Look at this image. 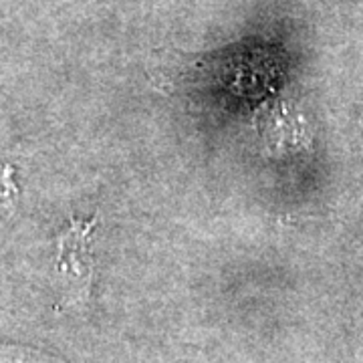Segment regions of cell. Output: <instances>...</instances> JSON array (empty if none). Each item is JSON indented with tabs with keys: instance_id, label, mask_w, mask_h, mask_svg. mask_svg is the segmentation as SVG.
Segmentation results:
<instances>
[{
	"instance_id": "1",
	"label": "cell",
	"mask_w": 363,
	"mask_h": 363,
	"mask_svg": "<svg viewBox=\"0 0 363 363\" xmlns=\"http://www.w3.org/2000/svg\"><path fill=\"white\" fill-rule=\"evenodd\" d=\"M99 214L91 220L71 218L69 226L57 236V257L52 262L55 281L63 293L61 305H81L89 298L95 260L91 255V234Z\"/></svg>"
},
{
	"instance_id": "2",
	"label": "cell",
	"mask_w": 363,
	"mask_h": 363,
	"mask_svg": "<svg viewBox=\"0 0 363 363\" xmlns=\"http://www.w3.org/2000/svg\"><path fill=\"white\" fill-rule=\"evenodd\" d=\"M13 176V166H0V220L11 216L18 204V188Z\"/></svg>"
}]
</instances>
